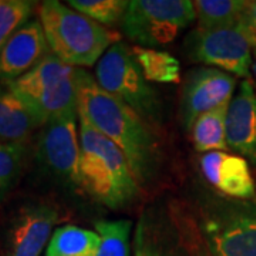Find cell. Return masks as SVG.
Segmentation results:
<instances>
[{"mask_svg": "<svg viewBox=\"0 0 256 256\" xmlns=\"http://www.w3.org/2000/svg\"><path fill=\"white\" fill-rule=\"evenodd\" d=\"M78 117L114 142L124 152L140 186L152 182L162 165L158 136L127 104L102 90L84 68L76 72Z\"/></svg>", "mask_w": 256, "mask_h": 256, "instance_id": "6da1fadb", "label": "cell"}, {"mask_svg": "<svg viewBox=\"0 0 256 256\" xmlns=\"http://www.w3.org/2000/svg\"><path fill=\"white\" fill-rule=\"evenodd\" d=\"M82 190L111 210L137 200L140 184L124 152L84 118L78 117Z\"/></svg>", "mask_w": 256, "mask_h": 256, "instance_id": "7a4b0ae2", "label": "cell"}, {"mask_svg": "<svg viewBox=\"0 0 256 256\" xmlns=\"http://www.w3.org/2000/svg\"><path fill=\"white\" fill-rule=\"evenodd\" d=\"M37 13L50 52L74 68L97 66L102 56L121 42L120 33L57 0L40 3Z\"/></svg>", "mask_w": 256, "mask_h": 256, "instance_id": "3957f363", "label": "cell"}, {"mask_svg": "<svg viewBox=\"0 0 256 256\" xmlns=\"http://www.w3.org/2000/svg\"><path fill=\"white\" fill-rule=\"evenodd\" d=\"M198 229L210 256H256V198L206 201Z\"/></svg>", "mask_w": 256, "mask_h": 256, "instance_id": "277c9868", "label": "cell"}, {"mask_svg": "<svg viewBox=\"0 0 256 256\" xmlns=\"http://www.w3.org/2000/svg\"><path fill=\"white\" fill-rule=\"evenodd\" d=\"M96 82L102 90L117 97L151 127L162 122V102L138 66L131 47L118 42L96 66Z\"/></svg>", "mask_w": 256, "mask_h": 256, "instance_id": "5b68a950", "label": "cell"}, {"mask_svg": "<svg viewBox=\"0 0 256 256\" xmlns=\"http://www.w3.org/2000/svg\"><path fill=\"white\" fill-rule=\"evenodd\" d=\"M195 18L190 0H132L121 28L138 47L158 48L172 43Z\"/></svg>", "mask_w": 256, "mask_h": 256, "instance_id": "8992f818", "label": "cell"}, {"mask_svg": "<svg viewBox=\"0 0 256 256\" xmlns=\"http://www.w3.org/2000/svg\"><path fill=\"white\" fill-rule=\"evenodd\" d=\"M184 50L195 63L244 80L252 78L254 48L239 24L212 30L196 28L186 36Z\"/></svg>", "mask_w": 256, "mask_h": 256, "instance_id": "52a82bcc", "label": "cell"}, {"mask_svg": "<svg viewBox=\"0 0 256 256\" xmlns=\"http://www.w3.org/2000/svg\"><path fill=\"white\" fill-rule=\"evenodd\" d=\"M78 112L48 121L38 138L37 156L42 166L58 182L82 190V146L78 131Z\"/></svg>", "mask_w": 256, "mask_h": 256, "instance_id": "ba28073f", "label": "cell"}, {"mask_svg": "<svg viewBox=\"0 0 256 256\" xmlns=\"http://www.w3.org/2000/svg\"><path fill=\"white\" fill-rule=\"evenodd\" d=\"M236 77L212 67H198L186 74L181 94V121L190 132L198 117L232 101Z\"/></svg>", "mask_w": 256, "mask_h": 256, "instance_id": "9c48e42d", "label": "cell"}, {"mask_svg": "<svg viewBox=\"0 0 256 256\" xmlns=\"http://www.w3.org/2000/svg\"><path fill=\"white\" fill-rule=\"evenodd\" d=\"M60 214L48 204H28L13 216L8 232V255L40 256L53 236Z\"/></svg>", "mask_w": 256, "mask_h": 256, "instance_id": "30bf717a", "label": "cell"}, {"mask_svg": "<svg viewBox=\"0 0 256 256\" xmlns=\"http://www.w3.org/2000/svg\"><path fill=\"white\" fill-rule=\"evenodd\" d=\"M52 53L40 20H28L0 52V86H10Z\"/></svg>", "mask_w": 256, "mask_h": 256, "instance_id": "8fae6325", "label": "cell"}, {"mask_svg": "<svg viewBox=\"0 0 256 256\" xmlns=\"http://www.w3.org/2000/svg\"><path fill=\"white\" fill-rule=\"evenodd\" d=\"M200 164L206 181L224 196L238 201L256 198L255 180L244 156L215 151L204 154Z\"/></svg>", "mask_w": 256, "mask_h": 256, "instance_id": "7c38bea8", "label": "cell"}, {"mask_svg": "<svg viewBox=\"0 0 256 256\" xmlns=\"http://www.w3.org/2000/svg\"><path fill=\"white\" fill-rule=\"evenodd\" d=\"M226 144L236 156L256 162V90L252 78L240 82L229 104Z\"/></svg>", "mask_w": 256, "mask_h": 256, "instance_id": "4fadbf2b", "label": "cell"}, {"mask_svg": "<svg viewBox=\"0 0 256 256\" xmlns=\"http://www.w3.org/2000/svg\"><path fill=\"white\" fill-rule=\"evenodd\" d=\"M134 256H182L172 220L161 210H148L134 236Z\"/></svg>", "mask_w": 256, "mask_h": 256, "instance_id": "5bb4252c", "label": "cell"}, {"mask_svg": "<svg viewBox=\"0 0 256 256\" xmlns=\"http://www.w3.org/2000/svg\"><path fill=\"white\" fill-rule=\"evenodd\" d=\"M42 128L33 111L9 86L0 87V142L26 146L34 131Z\"/></svg>", "mask_w": 256, "mask_h": 256, "instance_id": "9a60e30c", "label": "cell"}, {"mask_svg": "<svg viewBox=\"0 0 256 256\" xmlns=\"http://www.w3.org/2000/svg\"><path fill=\"white\" fill-rule=\"evenodd\" d=\"M76 70L77 68L66 64L57 56L50 53L28 74L10 84L9 87L18 96H32L50 92L68 80H73L76 77Z\"/></svg>", "mask_w": 256, "mask_h": 256, "instance_id": "2e32d148", "label": "cell"}, {"mask_svg": "<svg viewBox=\"0 0 256 256\" xmlns=\"http://www.w3.org/2000/svg\"><path fill=\"white\" fill-rule=\"evenodd\" d=\"M229 104H224L215 110L202 114L191 128V138L196 152L208 154L225 151L226 144V116Z\"/></svg>", "mask_w": 256, "mask_h": 256, "instance_id": "e0dca14e", "label": "cell"}, {"mask_svg": "<svg viewBox=\"0 0 256 256\" xmlns=\"http://www.w3.org/2000/svg\"><path fill=\"white\" fill-rule=\"evenodd\" d=\"M100 235L88 229L64 225L53 232L47 256H94L100 246Z\"/></svg>", "mask_w": 256, "mask_h": 256, "instance_id": "ac0fdd59", "label": "cell"}, {"mask_svg": "<svg viewBox=\"0 0 256 256\" xmlns=\"http://www.w3.org/2000/svg\"><path fill=\"white\" fill-rule=\"evenodd\" d=\"M131 50L148 82L178 84L181 82V63L171 53L138 46L131 47Z\"/></svg>", "mask_w": 256, "mask_h": 256, "instance_id": "d6986e66", "label": "cell"}, {"mask_svg": "<svg viewBox=\"0 0 256 256\" xmlns=\"http://www.w3.org/2000/svg\"><path fill=\"white\" fill-rule=\"evenodd\" d=\"M246 3L244 0H195L194 9L198 28L212 30L238 26Z\"/></svg>", "mask_w": 256, "mask_h": 256, "instance_id": "ffe728a7", "label": "cell"}, {"mask_svg": "<svg viewBox=\"0 0 256 256\" xmlns=\"http://www.w3.org/2000/svg\"><path fill=\"white\" fill-rule=\"evenodd\" d=\"M131 230L132 222L130 220L97 222L96 232L101 240L94 256H130Z\"/></svg>", "mask_w": 256, "mask_h": 256, "instance_id": "44dd1931", "label": "cell"}, {"mask_svg": "<svg viewBox=\"0 0 256 256\" xmlns=\"http://www.w3.org/2000/svg\"><path fill=\"white\" fill-rule=\"evenodd\" d=\"M70 8L104 28L121 24L130 2L127 0H70Z\"/></svg>", "mask_w": 256, "mask_h": 256, "instance_id": "7402d4cb", "label": "cell"}, {"mask_svg": "<svg viewBox=\"0 0 256 256\" xmlns=\"http://www.w3.org/2000/svg\"><path fill=\"white\" fill-rule=\"evenodd\" d=\"M34 10V3L28 0L0 2V52L18 28L28 23Z\"/></svg>", "mask_w": 256, "mask_h": 256, "instance_id": "603a6c76", "label": "cell"}, {"mask_svg": "<svg viewBox=\"0 0 256 256\" xmlns=\"http://www.w3.org/2000/svg\"><path fill=\"white\" fill-rule=\"evenodd\" d=\"M26 146L0 142V181L13 184L24 165Z\"/></svg>", "mask_w": 256, "mask_h": 256, "instance_id": "cb8c5ba5", "label": "cell"}, {"mask_svg": "<svg viewBox=\"0 0 256 256\" xmlns=\"http://www.w3.org/2000/svg\"><path fill=\"white\" fill-rule=\"evenodd\" d=\"M240 23L256 28V0L255 2H248Z\"/></svg>", "mask_w": 256, "mask_h": 256, "instance_id": "d4e9b609", "label": "cell"}, {"mask_svg": "<svg viewBox=\"0 0 256 256\" xmlns=\"http://www.w3.org/2000/svg\"><path fill=\"white\" fill-rule=\"evenodd\" d=\"M239 28L245 33V36L249 40V43H250V46L254 48V52L256 53V28L246 26V24H242V23H239Z\"/></svg>", "mask_w": 256, "mask_h": 256, "instance_id": "484cf974", "label": "cell"}, {"mask_svg": "<svg viewBox=\"0 0 256 256\" xmlns=\"http://www.w3.org/2000/svg\"><path fill=\"white\" fill-rule=\"evenodd\" d=\"M10 186H12V184L6 182V181H0V201L3 200V196L9 192Z\"/></svg>", "mask_w": 256, "mask_h": 256, "instance_id": "4316f807", "label": "cell"}, {"mask_svg": "<svg viewBox=\"0 0 256 256\" xmlns=\"http://www.w3.org/2000/svg\"><path fill=\"white\" fill-rule=\"evenodd\" d=\"M252 82H254V86H255L256 90V53L254 52V64H252Z\"/></svg>", "mask_w": 256, "mask_h": 256, "instance_id": "83f0119b", "label": "cell"}]
</instances>
